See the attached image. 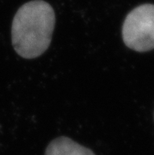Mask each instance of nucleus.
Listing matches in <instances>:
<instances>
[{
  "mask_svg": "<svg viewBox=\"0 0 154 155\" xmlns=\"http://www.w3.org/2000/svg\"><path fill=\"white\" fill-rule=\"evenodd\" d=\"M54 25V11L50 4L42 0L24 4L12 23V43L16 52L24 58L39 57L50 47Z\"/></svg>",
  "mask_w": 154,
  "mask_h": 155,
  "instance_id": "1",
  "label": "nucleus"
},
{
  "mask_svg": "<svg viewBox=\"0 0 154 155\" xmlns=\"http://www.w3.org/2000/svg\"><path fill=\"white\" fill-rule=\"evenodd\" d=\"M125 45L139 51L154 49V5L144 4L131 10L122 28Z\"/></svg>",
  "mask_w": 154,
  "mask_h": 155,
  "instance_id": "2",
  "label": "nucleus"
},
{
  "mask_svg": "<svg viewBox=\"0 0 154 155\" xmlns=\"http://www.w3.org/2000/svg\"><path fill=\"white\" fill-rule=\"evenodd\" d=\"M45 155H95L91 150L77 143L70 138L61 136L51 141Z\"/></svg>",
  "mask_w": 154,
  "mask_h": 155,
  "instance_id": "3",
  "label": "nucleus"
}]
</instances>
